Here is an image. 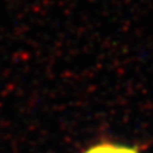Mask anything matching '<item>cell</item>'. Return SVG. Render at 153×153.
<instances>
[{"label": "cell", "instance_id": "6da1fadb", "mask_svg": "<svg viewBox=\"0 0 153 153\" xmlns=\"http://www.w3.org/2000/svg\"><path fill=\"white\" fill-rule=\"evenodd\" d=\"M85 153H139V152L137 149H134V148L103 143V144H98L93 148H91Z\"/></svg>", "mask_w": 153, "mask_h": 153}]
</instances>
